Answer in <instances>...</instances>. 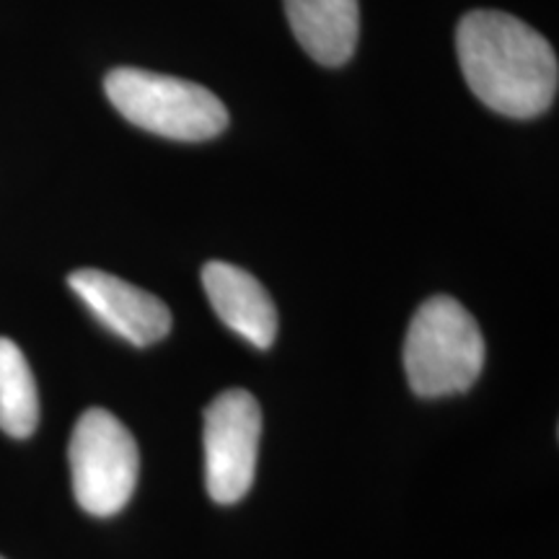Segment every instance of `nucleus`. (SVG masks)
I'll return each mask as SVG.
<instances>
[{
  "label": "nucleus",
  "instance_id": "nucleus-1",
  "mask_svg": "<svg viewBox=\"0 0 559 559\" xmlns=\"http://www.w3.org/2000/svg\"><path fill=\"white\" fill-rule=\"evenodd\" d=\"M459 66L477 99L498 115L531 120L551 107L559 86L555 47L526 21L472 11L456 29Z\"/></svg>",
  "mask_w": 559,
  "mask_h": 559
},
{
  "label": "nucleus",
  "instance_id": "nucleus-2",
  "mask_svg": "<svg viewBox=\"0 0 559 559\" xmlns=\"http://www.w3.org/2000/svg\"><path fill=\"white\" fill-rule=\"evenodd\" d=\"M485 337L477 319L456 298L436 296L419 306L404 340V370L425 400L459 394L479 379Z\"/></svg>",
  "mask_w": 559,
  "mask_h": 559
},
{
  "label": "nucleus",
  "instance_id": "nucleus-3",
  "mask_svg": "<svg viewBox=\"0 0 559 559\" xmlns=\"http://www.w3.org/2000/svg\"><path fill=\"white\" fill-rule=\"evenodd\" d=\"M104 91L124 120L153 135L200 143L228 128V109L200 83L140 68H117L104 81Z\"/></svg>",
  "mask_w": 559,
  "mask_h": 559
},
{
  "label": "nucleus",
  "instance_id": "nucleus-4",
  "mask_svg": "<svg viewBox=\"0 0 559 559\" xmlns=\"http://www.w3.org/2000/svg\"><path fill=\"white\" fill-rule=\"evenodd\" d=\"M70 474L79 506L109 519L128 506L140 474V453L130 430L107 409H86L70 436Z\"/></svg>",
  "mask_w": 559,
  "mask_h": 559
},
{
  "label": "nucleus",
  "instance_id": "nucleus-5",
  "mask_svg": "<svg viewBox=\"0 0 559 559\" xmlns=\"http://www.w3.org/2000/svg\"><path fill=\"white\" fill-rule=\"evenodd\" d=\"M262 409L243 389H228L205 409V485L218 506H234L254 485Z\"/></svg>",
  "mask_w": 559,
  "mask_h": 559
},
{
  "label": "nucleus",
  "instance_id": "nucleus-6",
  "mask_svg": "<svg viewBox=\"0 0 559 559\" xmlns=\"http://www.w3.org/2000/svg\"><path fill=\"white\" fill-rule=\"evenodd\" d=\"M68 285L109 332L128 340L130 345H156L171 330L169 306L128 280L86 267L75 270L68 277Z\"/></svg>",
  "mask_w": 559,
  "mask_h": 559
},
{
  "label": "nucleus",
  "instance_id": "nucleus-7",
  "mask_svg": "<svg viewBox=\"0 0 559 559\" xmlns=\"http://www.w3.org/2000/svg\"><path fill=\"white\" fill-rule=\"evenodd\" d=\"M202 285L215 317L249 345L267 349L277 337V309L254 275L228 262H207Z\"/></svg>",
  "mask_w": 559,
  "mask_h": 559
},
{
  "label": "nucleus",
  "instance_id": "nucleus-8",
  "mask_svg": "<svg viewBox=\"0 0 559 559\" xmlns=\"http://www.w3.org/2000/svg\"><path fill=\"white\" fill-rule=\"evenodd\" d=\"M293 37L321 66H345L360 37L358 0H285Z\"/></svg>",
  "mask_w": 559,
  "mask_h": 559
},
{
  "label": "nucleus",
  "instance_id": "nucleus-9",
  "mask_svg": "<svg viewBox=\"0 0 559 559\" xmlns=\"http://www.w3.org/2000/svg\"><path fill=\"white\" fill-rule=\"evenodd\" d=\"M39 423L37 381L24 353L0 337V430L11 438H29Z\"/></svg>",
  "mask_w": 559,
  "mask_h": 559
},
{
  "label": "nucleus",
  "instance_id": "nucleus-10",
  "mask_svg": "<svg viewBox=\"0 0 559 559\" xmlns=\"http://www.w3.org/2000/svg\"><path fill=\"white\" fill-rule=\"evenodd\" d=\"M0 559H3V557H0Z\"/></svg>",
  "mask_w": 559,
  "mask_h": 559
}]
</instances>
